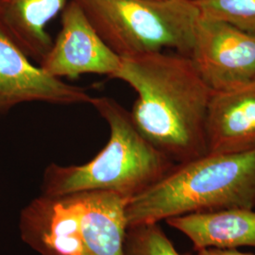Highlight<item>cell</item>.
<instances>
[{
    "mask_svg": "<svg viewBox=\"0 0 255 255\" xmlns=\"http://www.w3.org/2000/svg\"><path fill=\"white\" fill-rule=\"evenodd\" d=\"M113 79L135 91L129 111L135 127L174 164L208 153L206 119L213 91L190 57L161 51L122 58Z\"/></svg>",
    "mask_w": 255,
    "mask_h": 255,
    "instance_id": "1",
    "label": "cell"
},
{
    "mask_svg": "<svg viewBox=\"0 0 255 255\" xmlns=\"http://www.w3.org/2000/svg\"><path fill=\"white\" fill-rule=\"evenodd\" d=\"M255 208V149L207 153L175 164L158 182L127 201V227L186 214Z\"/></svg>",
    "mask_w": 255,
    "mask_h": 255,
    "instance_id": "2",
    "label": "cell"
},
{
    "mask_svg": "<svg viewBox=\"0 0 255 255\" xmlns=\"http://www.w3.org/2000/svg\"><path fill=\"white\" fill-rule=\"evenodd\" d=\"M90 105L109 127L107 144L85 164H48L43 175L41 195L110 192L128 201L173 167V162L139 132L129 111L119 102L105 96L93 97Z\"/></svg>",
    "mask_w": 255,
    "mask_h": 255,
    "instance_id": "3",
    "label": "cell"
},
{
    "mask_svg": "<svg viewBox=\"0 0 255 255\" xmlns=\"http://www.w3.org/2000/svg\"><path fill=\"white\" fill-rule=\"evenodd\" d=\"M127 201L110 192L40 195L20 213V237L40 255H124Z\"/></svg>",
    "mask_w": 255,
    "mask_h": 255,
    "instance_id": "4",
    "label": "cell"
},
{
    "mask_svg": "<svg viewBox=\"0 0 255 255\" xmlns=\"http://www.w3.org/2000/svg\"><path fill=\"white\" fill-rule=\"evenodd\" d=\"M120 58L161 52L190 56L201 11L189 0H73Z\"/></svg>",
    "mask_w": 255,
    "mask_h": 255,
    "instance_id": "5",
    "label": "cell"
},
{
    "mask_svg": "<svg viewBox=\"0 0 255 255\" xmlns=\"http://www.w3.org/2000/svg\"><path fill=\"white\" fill-rule=\"evenodd\" d=\"M213 92L255 81V34L201 14L189 56Z\"/></svg>",
    "mask_w": 255,
    "mask_h": 255,
    "instance_id": "6",
    "label": "cell"
},
{
    "mask_svg": "<svg viewBox=\"0 0 255 255\" xmlns=\"http://www.w3.org/2000/svg\"><path fill=\"white\" fill-rule=\"evenodd\" d=\"M121 63L122 58L102 40L80 6L69 0L62 11L58 36L39 65L46 73L61 80L86 74L113 79Z\"/></svg>",
    "mask_w": 255,
    "mask_h": 255,
    "instance_id": "7",
    "label": "cell"
},
{
    "mask_svg": "<svg viewBox=\"0 0 255 255\" xmlns=\"http://www.w3.org/2000/svg\"><path fill=\"white\" fill-rule=\"evenodd\" d=\"M92 100L85 88L56 79L32 64L0 23V115L24 103L77 105Z\"/></svg>",
    "mask_w": 255,
    "mask_h": 255,
    "instance_id": "8",
    "label": "cell"
},
{
    "mask_svg": "<svg viewBox=\"0 0 255 255\" xmlns=\"http://www.w3.org/2000/svg\"><path fill=\"white\" fill-rule=\"evenodd\" d=\"M208 153L255 149V81L213 92L206 119Z\"/></svg>",
    "mask_w": 255,
    "mask_h": 255,
    "instance_id": "9",
    "label": "cell"
},
{
    "mask_svg": "<svg viewBox=\"0 0 255 255\" xmlns=\"http://www.w3.org/2000/svg\"><path fill=\"white\" fill-rule=\"evenodd\" d=\"M166 223L188 237L196 251L255 247V211L224 209L186 214Z\"/></svg>",
    "mask_w": 255,
    "mask_h": 255,
    "instance_id": "10",
    "label": "cell"
},
{
    "mask_svg": "<svg viewBox=\"0 0 255 255\" xmlns=\"http://www.w3.org/2000/svg\"><path fill=\"white\" fill-rule=\"evenodd\" d=\"M69 0H0V23L28 58L39 64L52 45L47 25Z\"/></svg>",
    "mask_w": 255,
    "mask_h": 255,
    "instance_id": "11",
    "label": "cell"
},
{
    "mask_svg": "<svg viewBox=\"0 0 255 255\" xmlns=\"http://www.w3.org/2000/svg\"><path fill=\"white\" fill-rule=\"evenodd\" d=\"M124 255H183L174 247L159 223H145L127 227Z\"/></svg>",
    "mask_w": 255,
    "mask_h": 255,
    "instance_id": "12",
    "label": "cell"
},
{
    "mask_svg": "<svg viewBox=\"0 0 255 255\" xmlns=\"http://www.w3.org/2000/svg\"><path fill=\"white\" fill-rule=\"evenodd\" d=\"M195 4L202 16L255 34V0H200Z\"/></svg>",
    "mask_w": 255,
    "mask_h": 255,
    "instance_id": "13",
    "label": "cell"
},
{
    "mask_svg": "<svg viewBox=\"0 0 255 255\" xmlns=\"http://www.w3.org/2000/svg\"><path fill=\"white\" fill-rule=\"evenodd\" d=\"M196 255H255L238 252L237 249H203Z\"/></svg>",
    "mask_w": 255,
    "mask_h": 255,
    "instance_id": "14",
    "label": "cell"
},
{
    "mask_svg": "<svg viewBox=\"0 0 255 255\" xmlns=\"http://www.w3.org/2000/svg\"><path fill=\"white\" fill-rule=\"evenodd\" d=\"M189 1H191V2H194V3H195V2H197V1H200V0H189Z\"/></svg>",
    "mask_w": 255,
    "mask_h": 255,
    "instance_id": "15",
    "label": "cell"
}]
</instances>
